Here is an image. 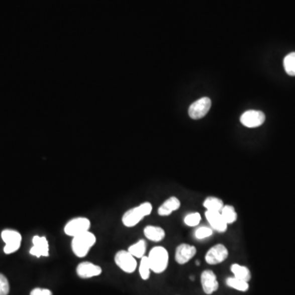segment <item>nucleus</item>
<instances>
[{
    "mask_svg": "<svg viewBox=\"0 0 295 295\" xmlns=\"http://www.w3.org/2000/svg\"><path fill=\"white\" fill-rule=\"evenodd\" d=\"M231 270L235 275V278L244 281L249 282L251 280V272L247 266H240V265L235 264L231 266Z\"/></svg>",
    "mask_w": 295,
    "mask_h": 295,
    "instance_id": "dca6fc26",
    "label": "nucleus"
},
{
    "mask_svg": "<svg viewBox=\"0 0 295 295\" xmlns=\"http://www.w3.org/2000/svg\"><path fill=\"white\" fill-rule=\"evenodd\" d=\"M147 244L144 240H140L136 242V244H132L129 247V253H131L132 255L137 258H142L144 256H145V252H146Z\"/></svg>",
    "mask_w": 295,
    "mask_h": 295,
    "instance_id": "a211bd4d",
    "label": "nucleus"
},
{
    "mask_svg": "<svg viewBox=\"0 0 295 295\" xmlns=\"http://www.w3.org/2000/svg\"><path fill=\"white\" fill-rule=\"evenodd\" d=\"M103 272L102 267L98 265L93 264V262H82L76 267V274L82 279H89L101 275Z\"/></svg>",
    "mask_w": 295,
    "mask_h": 295,
    "instance_id": "1a4fd4ad",
    "label": "nucleus"
},
{
    "mask_svg": "<svg viewBox=\"0 0 295 295\" xmlns=\"http://www.w3.org/2000/svg\"><path fill=\"white\" fill-rule=\"evenodd\" d=\"M149 264L151 271L156 274H161L167 270L168 266L169 254L167 249L162 246L154 247L149 252Z\"/></svg>",
    "mask_w": 295,
    "mask_h": 295,
    "instance_id": "7ed1b4c3",
    "label": "nucleus"
},
{
    "mask_svg": "<svg viewBox=\"0 0 295 295\" xmlns=\"http://www.w3.org/2000/svg\"><path fill=\"white\" fill-rule=\"evenodd\" d=\"M196 265H197V266H200V262H199V261H197V262H196Z\"/></svg>",
    "mask_w": 295,
    "mask_h": 295,
    "instance_id": "c85d7f7f",
    "label": "nucleus"
},
{
    "mask_svg": "<svg viewBox=\"0 0 295 295\" xmlns=\"http://www.w3.org/2000/svg\"><path fill=\"white\" fill-rule=\"evenodd\" d=\"M266 120L265 114L261 111L249 110L242 114L240 117V122L244 127L249 128H255L260 127L264 123Z\"/></svg>",
    "mask_w": 295,
    "mask_h": 295,
    "instance_id": "6e6552de",
    "label": "nucleus"
},
{
    "mask_svg": "<svg viewBox=\"0 0 295 295\" xmlns=\"http://www.w3.org/2000/svg\"><path fill=\"white\" fill-rule=\"evenodd\" d=\"M90 227L91 222L89 218L78 217L70 220L65 225L64 233L68 236L74 237L76 235L89 231Z\"/></svg>",
    "mask_w": 295,
    "mask_h": 295,
    "instance_id": "20e7f679",
    "label": "nucleus"
},
{
    "mask_svg": "<svg viewBox=\"0 0 295 295\" xmlns=\"http://www.w3.org/2000/svg\"><path fill=\"white\" fill-rule=\"evenodd\" d=\"M229 253L227 248L222 244H216L209 249L205 256L207 263L217 265L224 262L228 257Z\"/></svg>",
    "mask_w": 295,
    "mask_h": 295,
    "instance_id": "0eeeda50",
    "label": "nucleus"
},
{
    "mask_svg": "<svg viewBox=\"0 0 295 295\" xmlns=\"http://www.w3.org/2000/svg\"><path fill=\"white\" fill-rule=\"evenodd\" d=\"M180 202L177 198L170 197L159 207L158 210V215L161 217H167L171 215L173 212L176 211L180 209Z\"/></svg>",
    "mask_w": 295,
    "mask_h": 295,
    "instance_id": "4468645a",
    "label": "nucleus"
},
{
    "mask_svg": "<svg viewBox=\"0 0 295 295\" xmlns=\"http://www.w3.org/2000/svg\"><path fill=\"white\" fill-rule=\"evenodd\" d=\"M212 101L208 97H204L193 102L189 108V116L193 120L205 118L211 109Z\"/></svg>",
    "mask_w": 295,
    "mask_h": 295,
    "instance_id": "423d86ee",
    "label": "nucleus"
},
{
    "mask_svg": "<svg viewBox=\"0 0 295 295\" xmlns=\"http://www.w3.org/2000/svg\"><path fill=\"white\" fill-rule=\"evenodd\" d=\"M21 243H9V244H5V248H4V252L6 254H11V253H15L18 249H20Z\"/></svg>",
    "mask_w": 295,
    "mask_h": 295,
    "instance_id": "bb28decb",
    "label": "nucleus"
},
{
    "mask_svg": "<svg viewBox=\"0 0 295 295\" xmlns=\"http://www.w3.org/2000/svg\"><path fill=\"white\" fill-rule=\"evenodd\" d=\"M9 290L10 286L7 277L0 273V295H8Z\"/></svg>",
    "mask_w": 295,
    "mask_h": 295,
    "instance_id": "a878e982",
    "label": "nucleus"
},
{
    "mask_svg": "<svg viewBox=\"0 0 295 295\" xmlns=\"http://www.w3.org/2000/svg\"><path fill=\"white\" fill-rule=\"evenodd\" d=\"M114 261H115L116 265L122 271L129 274L135 272L137 268L136 257L129 253L128 250L118 251L114 257Z\"/></svg>",
    "mask_w": 295,
    "mask_h": 295,
    "instance_id": "39448f33",
    "label": "nucleus"
},
{
    "mask_svg": "<svg viewBox=\"0 0 295 295\" xmlns=\"http://www.w3.org/2000/svg\"><path fill=\"white\" fill-rule=\"evenodd\" d=\"M212 235H213V229L209 227H200L195 231V237L199 240H204L206 238L210 237Z\"/></svg>",
    "mask_w": 295,
    "mask_h": 295,
    "instance_id": "393cba45",
    "label": "nucleus"
},
{
    "mask_svg": "<svg viewBox=\"0 0 295 295\" xmlns=\"http://www.w3.org/2000/svg\"><path fill=\"white\" fill-rule=\"evenodd\" d=\"M226 282H227V286L235 288V289L238 291H241V292H246L249 288L248 282L240 280L238 278H235V276L234 277L227 278Z\"/></svg>",
    "mask_w": 295,
    "mask_h": 295,
    "instance_id": "6ab92c4d",
    "label": "nucleus"
},
{
    "mask_svg": "<svg viewBox=\"0 0 295 295\" xmlns=\"http://www.w3.org/2000/svg\"><path fill=\"white\" fill-rule=\"evenodd\" d=\"M201 284L206 294H212L219 288L218 279L215 273L211 270H206L201 275Z\"/></svg>",
    "mask_w": 295,
    "mask_h": 295,
    "instance_id": "f8f14e48",
    "label": "nucleus"
},
{
    "mask_svg": "<svg viewBox=\"0 0 295 295\" xmlns=\"http://www.w3.org/2000/svg\"><path fill=\"white\" fill-rule=\"evenodd\" d=\"M30 295H53L49 288H35L31 290Z\"/></svg>",
    "mask_w": 295,
    "mask_h": 295,
    "instance_id": "cd10ccee",
    "label": "nucleus"
},
{
    "mask_svg": "<svg viewBox=\"0 0 295 295\" xmlns=\"http://www.w3.org/2000/svg\"><path fill=\"white\" fill-rule=\"evenodd\" d=\"M153 211V206L149 202L143 203L138 207L129 209L122 216V223L125 227H134L139 224L147 216L150 215Z\"/></svg>",
    "mask_w": 295,
    "mask_h": 295,
    "instance_id": "f03ea898",
    "label": "nucleus"
},
{
    "mask_svg": "<svg viewBox=\"0 0 295 295\" xmlns=\"http://www.w3.org/2000/svg\"><path fill=\"white\" fill-rule=\"evenodd\" d=\"M197 253L195 247L187 244H181L175 249V259L177 263L183 265L192 259Z\"/></svg>",
    "mask_w": 295,
    "mask_h": 295,
    "instance_id": "9b49d317",
    "label": "nucleus"
},
{
    "mask_svg": "<svg viewBox=\"0 0 295 295\" xmlns=\"http://www.w3.org/2000/svg\"><path fill=\"white\" fill-rule=\"evenodd\" d=\"M32 243L33 246L30 249L31 255L36 257H49V244L46 237L35 235L32 239Z\"/></svg>",
    "mask_w": 295,
    "mask_h": 295,
    "instance_id": "9d476101",
    "label": "nucleus"
},
{
    "mask_svg": "<svg viewBox=\"0 0 295 295\" xmlns=\"http://www.w3.org/2000/svg\"><path fill=\"white\" fill-rule=\"evenodd\" d=\"M284 68L288 75L295 76V52L285 56L284 58Z\"/></svg>",
    "mask_w": 295,
    "mask_h": 295,
    "instance_id": "5701e85b",
    "label": "nucleus"
},
{
    "mask_svg": "<svg viewBox=\"0 0 295 295\" xmlns=\"http://www.w3.org/2000/svg\"><path fill=\"white\" fill-rule=\"evenodd\" d=\"M184 223L188 227H196L200 224L201 221V215L199 213H190L184 218Z\"/></svg>",
    "mask_w": 295,
    "mask_h": 295,
    "instance_id": "b1692460",
    "label": "nucleus"
},
{
    "mask_svg": "<svg viewBox=\"0 0 295 295\" xmlns=\"http://www.w3.org/2000/svg\"><path fill=\"white\" fill-rule=\"evenodd\" d=\"M224 206V203L222 200L213 196L207 198L204 202V207L208 211L221 212Z\"/></svg>",
    "mask_w": 295,
    "mask_h": 295,
    "instance_id": "f3484780",
    "label": "nucleus"
},
{
    "mask_svg": "<svg viewBox=\"0 0 295 295\" xmlns=\"http://www.w3.org/2000/svg\"><path fill=\"white\" fill-rule=\"evenodd\" d=\"M150 271H151V267H150V264H149L148 256H144L141 258L140 267H139L140 277L142 278L144 280H148L149 276H150Z\"/></svg>",
    "mask_w": 295,
    "mask_h": 295,
    "instance_id": "4be33fe9",
    "label": "nucleus"
},
{
    "mask_svg": "<svg viewBox=\"0 0 295 295\" xmlns=\"http://www.w3.org/2000/svg\"><path fill=\"white\" fill-rule=\"evenodd\" d=\"M144 234L148 240H151L153 242H160L164 240L166 236V232L162 227H155V226H147L144 229Z\"/></svg>",
    "mask_w": 295,
    "mask_h": 295,
    "instance_id": "2eb2a0df",
    "label": "nucleus"
},
{
    "mask_svg": "<svg viewBox=\"0 0 295 295\" xmlns=\"http://www.w3.org/2000/svg\"><path fill=\"white\" fill-rule=\"evenodd\" d=\"M222 217L227 224H233L237 220V213L235 212V208L231 205H226L221 211Z\"/></svg>",
    "mask_w": 295,
    "mask_h": 295,
    "instance_id": "412c9836",
    "label": "nucleus"
},
{
    "mask_svg": "<svg viewBox=\"0 0 295 295\" xmlns=\"http://www.w3.org/2000/svg\"><path fill=\"white\" fill-rule=\"evenodd\" d=\"M96 236L90 231L76 235L71 240V250L77 257H84L95 244Z\"/></svg>",
    "mask_w": 295,
    "mask_h": 295,
    "instance_id": "f257e3e1",
    "label": "nucleus"
},
{
    "mask_svg": "<svg viewBox=\"0 0 295 295\" xmlns=\"http://www.w3.org/2000/svg\"><path fill=\"white\" fill-rule=\"evenodd\" d=\"M207 220L211 226L213 230H215L219 233H224L227 231V224L222 217L221 212L208 211L205 213Z\"/></svg>",
    "mask_w": 295,
    "mask_h": 295,
    "instance_id": "ddd939ff",
    "label": "nucleus"
},
{
    "mask_svg": "<svg viewBox=\"0 0 295 295\" xmlns=\"http://www.w3.org/2000/svg\"><path fill=\"white\" fill-rule=\"evenodd\" d=\"M2 240L5 244L9 243L22 242V235L18 231L14 230H5L1 234Z\"/></svg>",
    "mask_w": 295,
    "mask_h": 295,
    "instance_id": "aec40b11",
    "label": "nucleus"
}]
</instances>
